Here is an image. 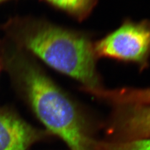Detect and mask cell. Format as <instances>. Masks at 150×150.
<instances>
[{
  "instance_id": "1",
  "label": "cell",
  "mask_w": 150,
  "mask_h": 150,
  "mask_svg": "<svg viewBox=\"0 0 150 150\" xmlns=\"http://www.w3.org/2000/svg\"><path fill=\"white\" fill-rule=\"evenodd\" d=\"M1 63L39 120L71 150H93L79 111L70 98L25 51L4 46Z\"/></svg>"
},
{
  "instance_id": "2",
  "label": "cell",
  "mask_w": 150,
  "mask_h": 150,
  "mask_svg": "<svg viewBox=\"0 0 150 150\" xmlns=\"http://www.w3.org/2000/svg\"><path fill=\"white\" fill-rule=\"evenodd\" d=\"M5 30L18 47L81 83L84 90L100 88L94 46L85 36L35 19H14Z\"/></svg>"
},
{
  "instance_id": "3",
  "label": "cell",
  "mask_w": 150,
  "mask_h": 150,
  "mask_svg": "<svg viewBox=\"0 0 150 150\" xmlns=\"http://www.w3.org/2000/svg\"><path fill=\"white\" fill-rule=\"evenodd\" d=\"M96 56L144 64L150 55V25L127 22L94 46Z\"/></svg>"
},
{
  "instance_id": "4",
  "label": "cell",
  "mask_w": 150,
  "mask_h": 150,
  "mask_svg": "<svg viewBox=\"0 0 150 150\" xmlns=\"http://www.w3.org/2000/svg\"><path fill=\"white\" fill-rule=\"evenodd\" d=\"M41 137L13 112L0 108V150H27Z\"/></svg>"
},
{
  "instance_id": "5",
  "label": "cell",
  "mask_w": 150,
  "mask_h": 150,
  "mask_svg": "<svg viewBox=\"0 0 150 150\" xmlns=\"http://www.w3.org/2000/svg\"><path fill=\"white\" fill-rule=\"evenodd\" d=\"M112 126L123 141L150 138V106H121Z\"/></svg>"
},
{
  "instance_id": "6",
  "label": "cell",
  "mask_w": 150,
  "mask_h": 150,
  "mask_svg": "<svg viewBox=\"0 0 150 150\" xmlns=\"http://www.w3.org/2000/svg\"><path fill=\"white\" fill-rule=\"evenodd\" d=\"M76 18L82 19L90 13L96 0H46Z\"/></svg>"
},
{
  "instance_id": "7",
  "label": "cell",
  "mask_w": 150,
  "mask_h": 150,
  "mask_svg": "<svg viewBox=\"0 0 150 150\" xmlns=\"http://www.w3.org/2000/svg\"><path fill=\"white\" fill-rule=\"evenodd\" d=\"M92 147L93 150H150V138L114 142L93 141Z\"/></svg>"
},
{
  "instance_id": "8",
  "label": "cell",
  "mask_w": 150,
  "mask_h": 150,
  "mask_svg": "<svg viewBox=\"0 0 150 150\" xmlns=\"http://www.w3.org/2000/svg\"><path fill=\"white\" fill-rule=\"evenodd\" d=\"M6 1V0H0V3L3 2V1Z\"/></svg>"
},
{
  "instance_id": "9",
  "label": "cell",
  "mask_w": 150,
  "mask_h": 150,
  "mask_svg": "<svg viewBox=\"0 0 150 150\" xmlns=\"http://www.w3.org/2000/svg\"><path fill=\"white\" fill-rule=\"evenodd\" d=\"M1 60H0V69H1Z\"/></svg>"
}]
</instances>
